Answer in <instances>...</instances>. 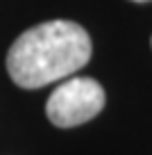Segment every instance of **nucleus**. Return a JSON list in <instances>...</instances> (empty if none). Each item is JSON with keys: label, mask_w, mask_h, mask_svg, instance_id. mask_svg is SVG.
I'll return each mask as SVG.
<instances>
[{"label": "nucleus", "mask_w": 152, "mask_h": 155, "mask_svg": "<svg viewBox=\"0 0 152 155\" xmlns=\"http://www.w3.org/2000/svg\"><path fill=\"white\" fill-rule=\"evenodd\" d=\"M91 59V37L73 21L25 30L7 53V71L23 89H39L80 71Z\"/></svg>", "instance_id": "nucleus-1"}, {"label": "nucleus", "mask_w": 152, "mask_h": 155, "mask_svg": "<svg viewBox=\"0 0 152 155\" xmlns=\"http://www.w3.org/2000/svg\"><path fill=\"white\" fill-rule=\"evenodd\" d=\"M105 107V89L93 78H68L46 103V114L57 128H75L91 121Z\"/></svg>", "instance_id": "nucleus-2"}, {"label": "nucleus", "mask_w": 152, "mask_h": 155, "mask_svg": "<svg viewBox=\"0 0 152 155\" xmlns=\"http://www.w3.org/2000/svg\"><path fill=\"white\" fill-rule=\"evenodd\" d=\"M134 2H147V0H134Z\"/></svg>", "instance_id": "nucleus-3"}]
</instances>
